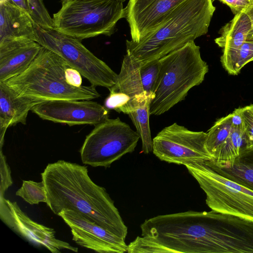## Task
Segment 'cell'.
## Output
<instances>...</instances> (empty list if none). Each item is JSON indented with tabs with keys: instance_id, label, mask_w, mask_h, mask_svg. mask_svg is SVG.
Listing matches in <instances>:
<instances>
[{
	"instance_id": "cell-1",
	"label": "cell",
	"mask_w": 253,
	"mask_h": 253,
	"mask_svg": "<svg viewBox=\"0 0 253 253\" xmlns=\"http://www.w3.org/2000/svg\"><path fill=\"white\" fill-rule=\"evenodd\" d=\"M46 204L55 214L63 210L80 212L117 236L126 239L127 227L106 189L88 175L87 168L59 160L41 173Z\"/></svg>"
},
{
	"instance_id": "cell-2",
	"label": "cell",
	"mask_w": 253,
	"mask_h": 253,
	"mask_svg": "<svg viewBox=\"0 0 253 253\" xmlns=\"http://www.w3.org/2000/svg\"><path fill=\"white\" fill-rule=\"evenodd\" d=\"M82 76L61 56L42 46L26 70L4 83L19 95L42 102L99 97L95 86L82 85Z\"/></svg>"
},
{
	"instance_id": "cell-3",
	"label": "cell",
	"mask_w": 253,
	"mask_h": 253,
	"mask_svg": "<svg viewBox=\"0 0 253 253\" xmlns=\"http://www.w3.org/2000/svg\"><path fill=\"white\" fill-rule=\"evenodd\" d=\"M215 10L213 0H186L139 42L126 40V53L141 64L159 60L206 34Z\"/></svg>"
},
{
	"instance_id": "cell-4",
	"label": "cell",
	"mask_w": 253,
	"mask_h": 253,
	"mask_svg": "<svg viewBox=\"0 0 253 253\" xmlns=\"http://www.w3.org/2000/svg\"><path fill=\"white\" fill-rule=\"evenodd\" d=\"M160 65L150 106V115L159 116L185 99L189 91L200 85L209 71L200 47L190 41L159 59Z\"/></svg>"
},
{
	"instance_id": "cell-5",
	"label": "cell",
	"mask_w": 253,
	"mask_h": 253,
	"mask_svg": "<svg viewBox=\"0 0 253 253\" xmlns=\"http://www.w3.org/2000/svg\"><path fill=\"white\" fill-rule=\"evenodd\" d=\"M121 0H63L53 15L54 29L79 40L111 36L125 17Z\"/></svg>"
},
{
	"instance_id": "cell-6",
	"label": "cell",
	"mask_w": 253,
	"mask_h": 253,
	"mask_svg": "<svg viewBox=\"0 0 253 253\" xmlns=\"http://www.w3.org/2000/svg\"><path fill=\"white\" fill-rule=\"evenodd\" d=\"M36 42L61 56L91 85L109 89L118 74L86 48L81 40L36 23Z\"/></svg>"
},
{
	"instance_id": "cell-7",
	"label": "cell",
	"mask_w": 253,
	"mask_h": 253,
	"mask_svg": "<svg viewBox=\"0 0 253 253\" xmlns=\"http://www.w3.org/2000/svg\"><path fill=\"white\" fill-rule=\"evenodd\" d=\"M140 136L119 118H109L95 126L86 136L80 149L84 164L93 167H110L127 153H132Z\"/></svg>"
},
{
	"instance_id": "cell-8",
	"label": "cell",
	"mask_w": 253,
	"mask_h": 253,
	"mask_svg": "<svg viewBox=\"0 0 253 253\" xmlns=\"http://www.w3.org/2000/svg\"><path fill=\"white\" fill-rule=\"evenodd\" d=\"M206 195L211 210L253 221V191L222 175L205 163L185 166Z\"/></svg>"
},
{
	"instance_id": "cell-9",
	"label": "cell",
	"mask_w": 253,
	"mask_h": 253,
	"mask_svg": "<svg viewBox=\"0 0 253 253\" xmlns=\"http://www.w3.org/2000/svg\"><path fill=\"white\" fill-rule=\"evenodd\" d=\"M207 132L195 131L174 123L153 138V153L160 160L183 165L205 163L212 158L206 146Z\"/></svg>"
},
{
	"instance_id": "cell-10",
	"label": "cell",
	"mask_w": 253,
	"mask_h": 253,
	"mask_svg": "<svg viewBox=\"0 0 253 253\" xmlns=\"http://www.w3.org/2000/svg\"><path fill=\"white\" fill-rule=\"evenodd\" d=\"M31 111L42 120L70 126H96L109 118L104 106L91 100H54L35 105Z\"/></svg>"
},
{
	"instance_id": "cell-11",
	"label": "cell",
	"mask_w": 253,
	"mask_h": 253,
	"mask_svg": "<svg viewBox=\"0 0 253 253\" xmlns=\"http://www.w3.org/2000/svg\"><path fill=\"white\" fill-rule=\"evenodd\" d=\"M60 216L69 226L72 240L78 245L101 253L127 252L125 239L102 227L76 211L66 210Z\"/></svg>"
},
{
	"instance_id": "cell-12",
	"label": "cell",
	"mask_w": 253,
	"mask_h": 253,
	"mask_svg": "<svg viewBox=\"0 0 253 253\" xmlns=\"http://www.w3.org/2000/svg\"><path fill=\"white\" fill-rule=\"evenodd\" d=\"M0 218L9 228L31 242L45 247L52 253L62 250L75 253L78 248L55 237V230L32 220L16 202L0 197Z\"/></svg>"
},
{
	"instance_id": "cell-13",
	"label": "cell",
	"mask_w": 253,
	"mask_h": 253,
	"mask_svg": "<svg viewBox=\"0 0 253 253\" xmlns=\"http://www.w3.org/2000/svg\"><path fill=\"white\" fill-rule=\"evenodd\" d=\"M186 0H129L125 8L131 41L139 42Z\"/></svg>"
},
{
	"instance_id": "cell-14",
	"label": "cell",
	"mask_w": 253,
	"mask_h": 253,
	"mask_svg": "<svg viewBox=\"0 0 253 253\" xmlns=\"http://www.w3.org/2000/svg\"><path fill=\"white\" fill-rule=\"evenodd\" d=\"M160 65L159 59L141 64L126 53L117 82L109 91L125 94L130 99L143 94L154 96Z\"/></svg>"
},
{
	"instance_id": "cell-15",
	"label": "cell",
	"mask_w": 253,
	"mask_h": 253,
	"mask_svg": "<svg viewBox=\"0 0 253 253\" xmlns=\"http://www.w3.org/2000/svg\"><path fill=\"white\" fill-rule=\"evenodd\" d=\"M42 47L32 40L13 41L0 44V82L26 70Z\"/></svg>"
},
{
	"instance_id": "cell-16",
	"label": "cell",
	"mask_w": 253,
	"mask_h": 253,
	"mask_svg": "<svg viewBox=\"0 0 253 253\" xmlns=\"http://www.w3.org/2000/svg\"><path fill=\"white\" fill-rule=\"evenodd\" d=\"M36 22L25 10L0 1V44L18 40L36 41Z\"/></svg>"
},
{
	"instance_id": "cell-17",
	"label": "cell",
	"mask_w": 253,
	"mask_h": 253,
	"mask_svg": "<svg viewBox=\"0 0 253 253\" xmlns=\"http://www.w3.org/2000/svg\"><path fill=\"white\" fill-rule=\"evenodd\" d=\"M42 102L23 97L4 82H0V129L21 123L26 125L28 113Z\"/></svg>"
},
{
	"instance_id": "cell-18",
	"label": "cell",
	"mask_w": 253,
	"mask_h": 253,
	"mask_svg": "<svg viewBox=\"0 0 253 253\" xmlns=\"http://www.w3.org/2000/svg\"><path fill=\"white\" fill-rule=\"evenodd\" d=\"M154 95L143 94L130 99L121 113L127 114L135 127L142 142V152L153 151V139L149 125L150 106Z\"/></svg>"
},
{
	"instance_id": "cell-19",
	"label": "cell",
	"mask_w": 253,
	"mask_h": 253,
	"mask_svg": "<svg viewBox=\"0 0 253 253\" xmlns=\"http://www.w3.org/2000/svg\"><path fill=\"white\" fill-rule=\"evenodd\" d=\"M206 164L221 175L253 191V147L244 149L229 167Z\"/></svg>"
},
{
	"instance_id": "cell-20",
	"label": "cell",
	"mask_w": 253,
	"mask_h": 253,
	"mask_svg": "<svg viewBox=\"0 0 253 253\" xmlns=\"http://www.w3.org/2000/svg\"><path fill=\"white\" fill-rule=\"evenodd\" d=\"M251 29L250 19L242 11L235 15L231 20L220 29V36L214 42L222 49H236L247 40Z\"/></svg>"
},
{
	"instance_id": "cell-21",
	"label": "cell",
	"mask_w": 253,
	"mask_h": 253,
	"mask_svg": "<svg viewBox=\"0 0 253 253\" xmlns=\"http://www.w3.org/2000/svg\"><path fill=\"white\" fill-rule=\"evenodd\" d=\"M246 148V142L242 123H234L229 137L214 155L212 160L205 163L218 168L229 167Z\"/></svg>"
},
{
	"instance_id": "cell-22",
	"label": "cell",
	"mask_w": 253,
	"mask_h": 253,
	"mask_svg": "<svg viewBox=\"0 0 253 253\" xmlns=\"http://www.w3.org/2000/svg\"><path fill=\"white\" fill-rule=\"evenodd\" d=\"M220 62L231 75H237L248 63L253 61V40H247L236 49H223Z\"/></svg>"
},
{
	"instance_id": "cell-23",
	"label": "cell",
	"mask_w": 253,
	"mask_h": 253,
	"mask_svg": "<svg viewBox=\"0 0 253 253\" xmlns=\"http://www.w3.org/2000/svg\"><path fill=\"white\" fill-rule=\"evenodd\" d=\"M233 125L232 113L217 120L207 132L206 146L212 159L229 137Z\"/></svg>"
},
{
	"instance_id": "cell-24",
	"label": "cell",
	"mask_w": 253,
	"mask_h": 253,
	"mask_svg": "<svg viewBox=\"0 0 253 253\" xmlns=\"http://www.w3.org/2000/svg\"><path fill=\"white\" fill-rule=\"evenodd\" d=\"M16 195L31 205L47 202L45 187L42 181L35 182L23 180L21 187L16 192Z\"/></svg>"
},
{
	"instance_id": "cell-25",
	"label": "cell",
	"mask_w": 253,
	"mask_h": 253,
	"mask_svg": "<svg viewBox=\"0 0 253 253\" xmlns=\"http://www.w3.org/2000/svg\"><path fill=\"white\" fill-rule=\"evenodd\" d=\"M32 11L31 16L41 27L54 29L52 18L45 7L43 0H27Z\"/></svg>"
},
{
	"instance_id": "cell-26",
	"label": "cell",
	"mask_w": 253,
	"mask_h": 253,
	"mask_svg": "<svg viewBox=\"0 0 253 253\" xmlns=\"http://www.w3.org/2000/svg\"><path fill=\"white\" fill-rule=\"evenodd\" d=\"M236 110L242 120L246 148L253 147V104L240 107Z\"/></svg>"
},
{
	"instance_id": "cell-27",
	"label": "cell",
	"mask_w": 253,
	"mask_h": 253,
	"mask_svg": "<svg viewBox=\"0 0 253 253\" xmlns=\"http://www.w3.org/2000/svg\"><path fill=\"white\" fill-rule=\"evenodd\" d=\"M0 197H4L5 191L11 186L13 180L11 175V170L6 161V158L2 153V149L0 152Z\"/></svg>"
},
{
	"instance_id": "cell-28",
	"label": "cell",
	"mask_w": 253,
	"mask_h": 253,
	"mask_svg": "<svg viewBox=\"0 0 253 253\" xmlns=\"http://www.w3.org/2000/svg\"><path fill=\"white\" fill-rule=\"evenodd\" d=\"M214 0H213V1ZM228 6L232 13L236 15L253 5V0H217Z\"/></svg>"
},
{
	"instance_id": "cell-29",
	"label": "cell",
	"mask_w": 253,
	"mask_h": 253,
	"mask_svg": "<svg viewBox=\"0 0 253 253\" xmlns=\"http://www.w3.org/2000/svg\"><path fill=\"white\" fill-rule=\"evenodd\" d=\"M6 1L22 8L32 15V11L27 0H0V1Z\"/></svg>"
},
{
	"instance_id": "cell-30",
	"label": "cell",
	"mask_w": 253,
	"mask_h": 253,
	"mask_svg": "<svg viewBox=\"0 0 253 253\" xmlns=\"http://www.w3.org/2000/svg\"><path fill=\"white\" fill-rule=\"evenodd\" d=\"M244 11L247 14L251 24V29L247 40H253V5L249 7Z\"/></svg>"
},
{
	"instance_id": "cell-31",
	"label": "cell",
	"mask_w": 253,
	"mask_h": 253,
	"mask_svg": "<svg viewBox=\"0 0 253 253\" xmlns=\"http://www.w3.org/2000/svg\"><path fill=\"white\" fill-rule=\"evenodd\" d=\"M122 0V1H123V2H124V1H125L126 0Z\"/></svg>"
},
{
	"instance_id": "cell-32",
	"label": "cell",
	"mask_w": 253,
	"mask_h": 253,
	"mask_svg": "<svg viewBox=\"0 0 253 253\" xmlns=\"http://www.w3.org/2000/svg\"><path fill=\"white\" fill-rule=\"evenodd\" d=\"M61 1H62L63 0H61Z\"/></svg>"
}]
</instances>
